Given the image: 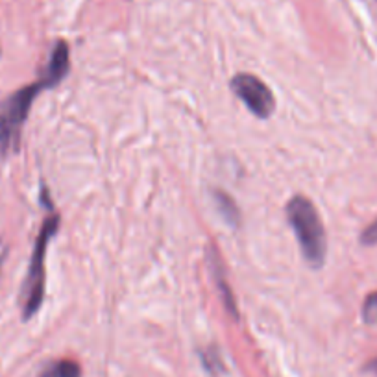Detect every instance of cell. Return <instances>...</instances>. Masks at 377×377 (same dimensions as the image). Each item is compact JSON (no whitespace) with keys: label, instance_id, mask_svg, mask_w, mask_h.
Here are the masks:
<instances>
[{"label":"cell","instance_id":"5b68a950","mask_svg":"<svg viewBox=\"0 0 377 377\" xmlns=\"http://www.w3.org/2000/svg\"><path fill=\"white\" fill-rule=\"evenodd\" d=\"M69 47L60 41L56 45L52 54H50V61L47 65V70H45L43 78L41 81L45 83V87H54L58 86L61 80H63L67 72H69Z\"/></svg>","mask_w":377,"mask_h":377},{"label":"cell","instance_id":"3957f363","mask_svg":"<svg viewBox=\"0 0 377 377\" xmlns=\"http://www.w3.org/2000/svg\"><path fill=\"white\" fill-rule=\"evenodd\" d=\"M60 227V216L52 215L45 220L43 227L35 241V248L32 253L30 268H28L26 281L22 287V316L24 320L32 318L38 313L45 298V255L49 241L56 235Z\"/></svg>","mask_w":377,"mask_h":377},{"label":"cell","instance_id":"52a82bcc","mask_svg":"<svg viewBox=\"0 0 377 377\" xmlns=\"http://www.w3.org/2000/svg\"><path fill=\"white\" fill-rule=\"evenodd\" d=\"M215 202L218 211H220V215L224 216L232 226H237L239 220H241V213H239V207L235 205L232 196L222 193V191H215Z\"/></svg>","mask_w":377,"mask_h":377},{"label":"cell","instance_id":"7c38bea8","mask_svg":"<svg viewBox=\"0 0 377 377\" xmlns=\"http://www.w3.org/2000/svg\"><path fill=\"white\" fill-rule=\"evenodd\" d=\"M4 257H6V246L2 244V241H0V268H2V263H4Z\"/></svg>","mask_w":377,"mask_h":377},{"label":"cell","instance_id":"30bf717a","mask_svg":"<svg viewBox=\"0 0 377 377\" xmlns=\"http://www.w3.org/2000/svg\"><path fill=\"white\" fill-rule=\"evenodd\" d=\"M361 243L367 244V246H374V244H377V220H374L372 224H370V226L362 232Z\"/></svg>","mask_w":377,"mask_h":377},{"label":"cell","instance_id":"ba28073f","mask_svg":"<svg viewBox=\"0 0 377 377\" xmlns=\"http://www.w3.org/2000/svg\"><path fill=\"white\" fill-rule=\"evenodd\" d=\"M362 318H364V322L368 323L377 322V292H372V294L364 300V305H362Z\"/></svg>","mask_w":377,"mask_h":377},{"label":"cell","instance_id":"9c48e42d","mask_svg":"<svg viewBox=\"0 0 377 377\" xmlns=\"http://www.w3.org/2000/svg\"><path fill=\"white\" fill-rule=\"evenodd\" d=\"M202 361H204L205 368H207L211 374L222 372V361H220V355L216 353V350L204 351V353H202Z\"/></svg>","mask_w":377,"mask_h":377},{"label":"cell","instance_id":"277c9868","mask_svg":"<svg viewBox=\"0 0 377 377\" xmlns=\"http://www.w3.org/2000/svg\"><path fill=\"white\" fill-rule=\"evenodd\" d=\"M232 89L237 95L246 108L259 119H268L274 113L275 100L266 83L252 74H237L232 80Z\"/></svg>","mask_w":377,"mask_h":377},{"label":"cell","instance_id":"7a4b0ae2","mask_svg":"<svg viewBox=\"0 0 377 377\" xmlns=\"http://www.w3.org/2000/svg\"><path fill=\"white\" fill-rule=\"evenodd\" d=\"M43 89L47 87L39 80L35 83L22 87L0 102V154L2 156L17 150L19 141H21L22 125L26 120L28 111L32 108L33 98Z\"/></svg>","mask_w":377,"mask_h":377},{"label":"cell","instance_id":"8fae6325","mask_svg":"<svg viewBox=\"0 0 377 377\" xmlns=\"http://www.w3.org/2000/svg\"><path fill=\"white\" fill-rule=\"evenodd\" d=\"M367 370H368V372H372V374H376V376H377V357H376V359H372V361H370V362H368Z\"/></svg>","mask_w":377,"mask_h":377},{"label":"cell","instance_id":"6da1fadb","mask_svg":"<svg viewBox=\"0 0 377 377\" xmlns=\"http://www.w3.org/2000/svg\"><path fill=\"white\" fill-rule=\"evenodd\" d=\"M287 216L292 230L296 232L303 257L313 266H322L326 261V252H328V241H326V230L313 202L305 196H294L287 204Z\"/></svg>","mask_w":377,"mask_h":377},{"label":"cell","instance_id":"8992f818","mask_svg":"<svg viewBox=\"0 0 377 377\" xmlns=\"http://www.w3.org/2000/svg\"><path fill=\"white\" fill-rule=\"evenodd\" d=\"M39 377H81V370L78 362L63 359V361L50 362Z\"/></svg>","mask_w":377,"mask_h":377}]
</instances>
